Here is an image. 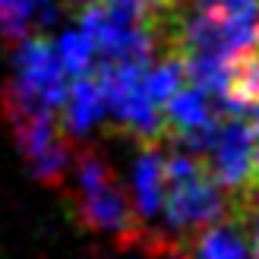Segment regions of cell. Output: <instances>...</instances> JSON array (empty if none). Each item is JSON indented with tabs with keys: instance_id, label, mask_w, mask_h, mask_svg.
<instances>
[{
	"instance_id": "cell-4",
	"label": "cell",
	"mask_w": 259,
	"mask_h": 259,
	"mask_svg": "<svg viewBox=\"0 0 259 259\" xmlns=\"http://www.w3.org/2000/svg\"><path fill=\"white\" fill-rule=\"evenodd\" d=\"M63 95H67V73H63L54 48L41 38L25 35L16 51V76L7 85L4 98L54 114L63 105Z\"/></svg>"
},
{
	"instance_id": "cell-1",
	"label": "cell",
	"mask_w": 259,
	"mask_h": 259,
	"mask_svg": "<svg viewBox=\"0 0 259 259\" xmlns=\"http://www.w3.org/2000/svg\"><path fill=\"white\" fill-rule=\"evenodd\" d=\"M164 152V196L161 215L171 231H202L228 212V193L215 180L209 161L199 152L177 146L164 133L158 136Z\"/></svg>"
},
{
	"instance_id": "cell-2",
	"label": "cell",
	"mask_w": 259,
	"mask_h": 259,
	"mask_svg": "<svg viewBox=\"0 0 259 259\" xmlns=\"http://www.w3.org/2000/svg\"><path fill=\"white\" fill-rule=\"evenodd\" d=\"M76 215L92 231L120 237L123 247H133V240L142 234L139 215L123 184L95 152H76Z\"/></svg>"
},
{
	"instance_id": "cell-6",
	"label": "cell",
	"mask_w": 259,
	"mask_h": 259,
	"mask_svg": "<svg viewBox=\"0 0 259 259\" xmlns=\"http://www.w3.org/2000/svg\"><path fill=\"white\" fill-rule=\"evenodd\" d=\"M161 196H164V152L161 142L152 139L133 161V209L142 222H152L161 215Z\"/></svg>"
},
{
	"instance_id": "cell-9",
	"label": "cell",
	"mask_w": 259,
	"mask_h": 259,
	"mask_svg": "<svg viewBox=\"0 0 259 259\" xmlns=\"http://www.w3.org/2000/svg\"><path fill=\"white\" fill-rule=\"evenodd\" d=\"M57 19L54 0H0V32L10 41H22L32 25H48Z\"/></svg>"
},
{
	"instance_id": "cell-3",
	"label": "cell",
	"mask_w": 259,
	"mask_h": 259,
	"mask_svg": "<svg viewBox=\"0 0 259 259\" xmlns=\"http://www.w3.org/2000/svg\"><path fill=\"white\" fill-rule=\"evenodd\" d=\"M0 105H4V117L10 120L13 136H16L32 174L41 184L63 187V177H67L70 164H73V152L67 149L63 130L54 123L51 111L25 108L13 98H0Z\"/></svg>"
},
{
	"instance_id": "cell-5",
	"label": "cell",
	"mask_w": 259,
	"mask_h": 259,
	"mask_svg": "<svg viewBox=\"0 0 259 259\" xmlns=\"http://www.w3.org/2000/svg\"><path fill=\"white\" fill-rule=\"evenodd\" d=\"M202 158L209 161L215 180L225 193H237L250 184L253 171V123L247 117L215 120L202 146Z\"/></svg>"
},
{
	"instance_id": "cell-7",
	"label": "cell",
	"mask_w": 259,
	"mask_h": 259,
	"mask_svg": "<svg viewBox=\"0 0 259 259\" xmlns=\"http://www.w3.org/2000/svg\"><path fill=\"white\" fill-rule=\"evenodd\" d=\"M63 133L73 136H85L89 130H95L105 120V98H101V89L95 76H76V82L67 85V95H63Z\"/></svg>"
},
{
	"instance_id": "cell-11",
	"label": "cell",
	"mask_w": 259,
	"mask_h": 259,
	"mask_svg": "<svg viewBox=\"0 0 259 259\" xmlns=\"http://www.w3.org/2000/svg\"><path fill=\"white\" fill-rule=\"evenodd\" d=\"M73 4H92V0H73Z\"/></svg>"
},
{
	"instance_id": "cell-8",
	"label": "cell",
	"mask_w": 259,
	"mask_h": 259,
	"mask_svg": "<svg viewBox=\"0 0 259 259\" xmlns=\"http://www.w3.org/2000/svg\"><path fill=\"white\" fill-rule=\"evenodd\" d=\"M196 250H199V259H256L247 231L234 215L231 218L222 215L218 222L205 225Z\"/></svg>"
},
{
	"instance_id": "cell-10",
	"label": "cell",
	"mask_w": 259,
	"mask_h": 259,
	"mask_svg": "<svg viewBox=\"0 0 259 259\" xmlns=\"http://www.w3.org/2000/svg\"><path fill=\"white\" fill-rule=\"evenodd\" d=\"M54 54L60 60L63 73H70V76H85V73H92L95 63H98L95 45L82 29L79 32H63L57 48H54Z\"/></svg>"
}]
</instances>
